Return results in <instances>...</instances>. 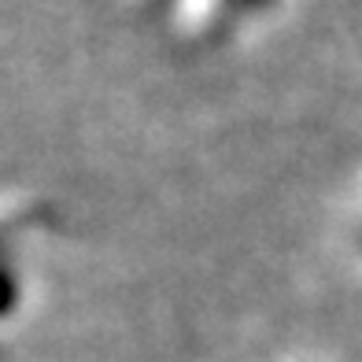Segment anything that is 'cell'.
Instances as JSON below:
<instances>
[{
    "instance_id": "6da1fadb",
    "label": "cell",
    "mask_w": 362,
    "mask_h": 362,
    "mask_svg": "<svg viewBox=\"0 0 362 362\" xmlns=\"http://www.w3.org/2000/svg\"><path fill=\"white\" fill-rule=\"evenodd\" d=\"M15 277L8 274V270H0V315H4V310H11V303H15Z\"/></svg>"
},
{
    "instance_id": "7a4b0ae2",
    "label": "cell",
    "mask_w": 362,
    "mask_h": 362,
    "mask_svg": "<svg viewBox=\"0 0 362 362\" xmlns=\"http://www.w3.org/2000/svg\"><path fill=\"white\" fill-rule=\"evenodd\" d=\"M267 0H237V8H262Z\"/></svg>"
}]
</instances>
